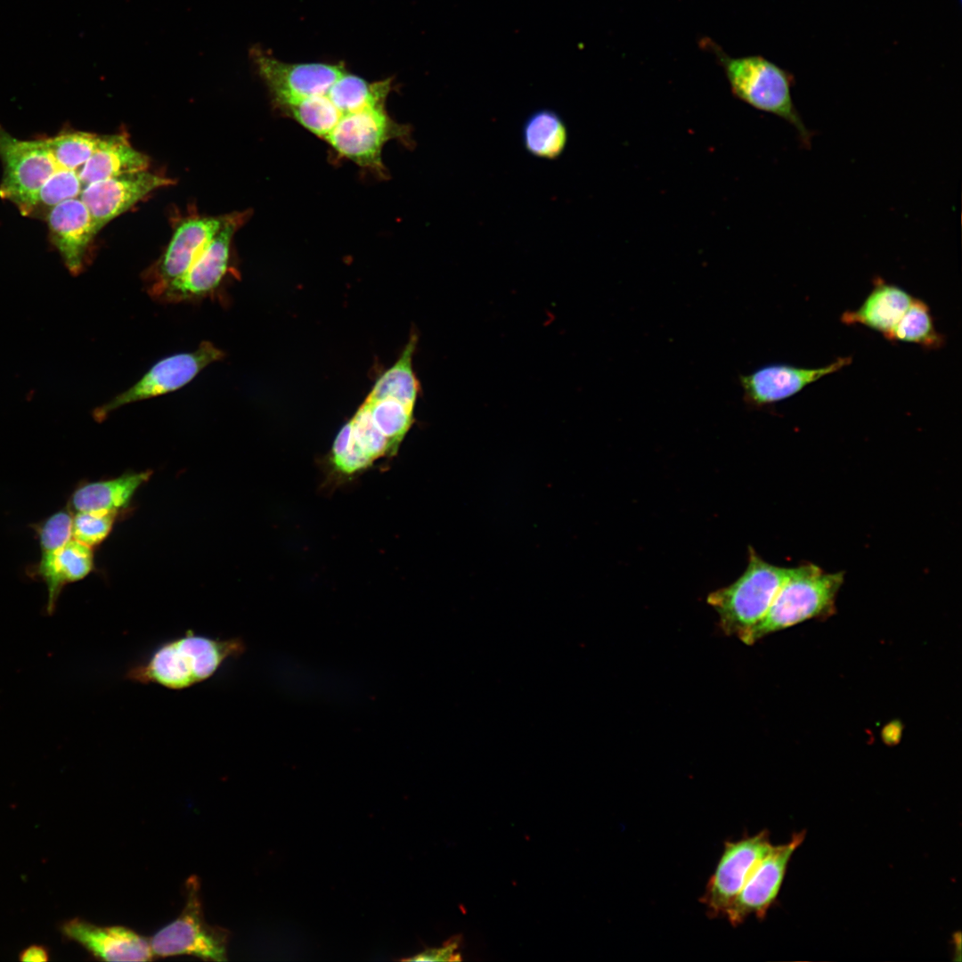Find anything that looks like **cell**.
Returning <instances> with one entry per match:
<instances>
[{"label":"cell","instance_id":"obj_19","mask_svg":"<svg viewBox=\"0 0 962 962\" xmlns=\"http://www.w3.org/2000/svg\"><path fill=\"white\" fill-rule=\"evenodd\" d=\"M151 470L127 472L120 477L80 483L71 493L68 508L72 511L119 513L135 492L151 477Z\"/></svg>","mask_w":962,"mask_h":962},{"label":"cell","instance_id":"obj_9","mask_svg":"<svg viewBox=\"0 0 962 962\" xmlns=\"http://www.w3.org/2000/svg\"><path fill=\"white\" fill-rule=\"evenodd\" d=\"M245 216L244 213L224 216L221 227L205 249L157 299L178 303L201 299L216 292L228 273L232 240Z\"/></svg>","mask_w":962,"mask_h":962},{"label":"cell","instance_id":"obj_29","mask_svg":"<svg viewBox=\"0 0 962 962\" xmlns=\"http://www.w3.org/2000/svg\"><path fill=\"white\" fill-rule=\"evenodd\" d=\"M461 941V936H454L444 947L426 949L415 956L406 958L409 961H448L461 960L459 954H455Z\"/></svg>","mask_w":962,"mask_h":962},{"label":"cell","instance_id":"obj_21","mask_svg":"<svg viewBox=\"0 0 962 962\" xmlns=\"http://www.w3.org/2000/svg\"><path fill=\"white\" fill-rule=\"evenodd\" d=\"M418 337L413 333L398 360L374 383L368 398H394L415 406L420 394V383L412 368V357Z\"/></svg>","mask_w":962,"mask_h":962},{"label":"cell","instance_id":"obj_5","mask_svg":"<svg viewBox=\"0 0 962 962\" xmlns=\"http://www.w3.org/2000/svg\"><path fill=\"white\" fill-rule=\"evenodd\" d=\"M200 891L198 878L189 877L181 914L150 939L153 955L163 958L187 955L210 961L227 960L229 933L206 922Z\"/></svg>","mask_w":962,"mask_h":962},{"label":"cell","instance_id":"obj_23","mask_svg":"<svg viewBox=\"0 0 962 962\" xmlns=\"http://www.w3.org/2000/svg\"><path fill=\"white\" fill-rule=\"evenodd\" d=\"M374 428L397 454L401 443L414 423L415 406L394 398L366 397L361 404Z\"/></svg>","mask_w":962,"mask_h":962},{"label":"cell","instance_id":"obj_17","mask_svg":"<svg viewBox=\"0 0 962 962\" xmlns=\"http://www.w3.org/2000/svg\"><path fill=\"white\" fill-rule=\"evenodd\" d=\"M93 548L70 540L61 549L42 552L40 559L29 567V577L40 579L47 589L46 612L53 614L63 588L80 581L94 569Z\"/></svg>","mask_w":962,"mask_h":962},{"label":"cell","instance_id":"obj_18","mask_svg":"<svg viewBox=\"0 0 962 962\" xmlns=\"http://www.w3.org/2000/svg\"><path fill=\"white\" fill-rule=\"evenodd\" d=\"M912 299L913 297L901 287L876 278L873 289L862 304L855 310L844 312L841 322L846 325L865 326L887 339Z\"/></svg>","mask_w":962,"mask_h":962},{"label":"cell","instance_id":"obj_25","mask_svg":"<svg viewBox=\"0 0 962 962\" xmlns=\"http://www.w3.org/2000/svg\"><path fill=\"white\" fill-rule=\"evenodd\" d=\"M100 135L84 131H63L45 139L56 164L78 172L94 152Z\"/></svg>","mask_w":962,"mask_h":962},{"label":"cell","instance_id":"obj_7","mask_svg":"<svg viewBox=\"0 0 962 962\" xmlns=\"http://www.w3.org/2000/svg\"><path fill=\"white\" fill-rule=\"evenodd\" d=\"M224 357L223 350L210 341H202L193 351L162 358L128 389L98 407L94 411V418L102 421L110 413L126 404L176 391L191 382L207 366Z\"/></svg>","mask_w":962,"mask_h":962},{"label":"cell","instance_id":"obj_22","mask_svg":"<svg viewBox=\"0 0 962 962\" xmlns=\"http://www.w3.org/2000/svg\"><path fill=\"white\" fill-rule=\"evenodd\" d=\"M526 149L534 156L555 159L567 143V129L560 116L548 109L531 114L523 126Z\"/></svg>","mask_w":962,"mask_h":962},{"label":"cell","instance_id":"obj_12","mask_svg":"<svg viewBox=\"0 0 962 962\" xmlns=\"http://www.w3.org/2000/svg\"><path fill=\"white\" fill-rule=\"evenodd\" d=\"M168 177L143 170L106 178L85 186L80 200L98 233L112 219L130 209L153 191L170 185Z\"/></svg>","mask_w":962,"mask_h":962},{"label":"cell","instance_id":"obj_15","mask_svg":"<svg viewBox=\"0 0 962 962\" xmlns=\"http://www.w3.org/2000/svg\"><path fill=\"white\" fill-rule=\"evenodd\" d=\"M63 934L104 961H148L153 957L150 941L120 925L102 926L73 918L64 923Z\"/></svg>","mask_w":962,"mask_h":962},{"label":"cell","instance_id":"obj_10","mask_svg":"<svg viewBox=\"0 0 962 962\" xmlns=\"http://www.w3.org/2000/svg\"><path fill=\"white\" fill-rule=\"evenodd\" d=\"M250 57L278 110L325 93L345 71L340 65L284 62L257 46L250 50Z\"/></svg>","mask_w":962,"mask_h":962},{"label":"cell","instance_id":"obj_20","mask_svg":"<svg viewBox=\"0 0 962 962\" xmlns=\"http://www.w3.org/2000/svg\"><path fill=\"white\" fill-rule=\"evenodd\" d=\"M150 159L135 150L125 135H100L97 145L78 170L83 188L92 183L120 175L147 170Z\"/></svg>","mask_w":962,"mask_h":962},{"label":"cell","instance_id":"obj_26","mask_svg":"<svg viewBox=\"0 0 962 962\" xmlns=\"http://www.w3.org/2000/svg\"><path fill=\"white\" fill-rule=\"evenodd\" d=\"M73 516L61 509L31 526L42 552L54 551L67 544L72 534Z\"/></svg>","mask_w":962,"mask_h":962},{"label":"cell","instance_id":"obj_28","mask_svg":"<svg viewBox=\"0 0 962 962\" xmlns=\"http://www.w3.org/2000/svg\"><path fill=\"white\" fill-rule=\"evenodd\" d=\"M117 513L79 511L73 516L72 534L74 540L95 547L110 534Z\"/></svg>","mask_w":962,"mask_h":962},{"label":"cell","instance_id":"obj_30","mask_svg":"<svg viewBox=\"0 0 962 962\" xmlns=\"http://www.w3.org/2000/svg\"><path fill=\"white\" fill-rule=\"evenodd\" d=\"M49 959L47 950L38 945H32L24 950L20 956V960L29 962H45Z\"/></svg>","mask_w":962,"mask_h":962},{"label":"cell","instance_id":"obj_16","mask_svg":"<svg viewBox=\"0 0 962 962\" xmlns=\"http://www.w3.org/2000/svg\"><path fill=\"white\" fill-rule=\"evenodd\" d=\"M50 238L73 274L83 269L86 252L97 234L89 211L79 197L62 201L46 215Z\"/></svg>","mask_w":962,"mask_h":962},{"label":"cell","instance_id":"obj_8","mask_svg":"<svg viewBox=\"0 0 962 962\" xmlns=\"http://www.w3.org/2000/svg\"><path fill=\"white\" fill-rule=\"evenodd\" d=\"M771 846L766 830L737 841L724 842L722 853L699 898L708 917H724L754 868Z\"/></svg>","mask_w":962,"mask_h":962},{"label":"cell","instance_id":"obj_13","mask_svg":"<svg viewBox=\"0 0 962 962\" xmlns=\"http://www.w3.org/2000/svg\"><path fill=\"white\" fill-rule=\"evenodd\" d=\"M222 216L186 219L175 228L163 255L146 277L149 294L158 298L162 291L191 266L222 225Z\"/></svg>","mask_w":962,"mask_h":962},{"label":"cell","instance_id":"obj_27","mask_svg":"<svg viewBox=\"0 0 962 962\" xmlns=\"http://www.w3.org/2000/svg\"><path fill=\"white\" fill-rule=\"evenodd\" d=\"M82 190L77 171L59 167L40 189L34 212L40 206L50 209L62 201L77 198Z\"/></svg>","mask_w":962,"mask_h":962},{"label":"cell","instance_id":"obj_1","mask_svg":"<svg viewBox=\"0 0 962 962\" xmlns=\"http://www.w3.org/2000/svg\"><path fill=\"white\" fill-rule=\"evenodd\" d=\"M244 650L239 638H213L188 631L159 645L132 664L124 677L135 683L183 690L208 680L227 660L240 656Z\"/></svg>","mask_w":962,"mask_h":962},{"label":"cell","instance_id":"obj_2","mask_svg":"<svg viewBox=\"0 0 962 962\" xmlns=\"http://www.w3.org/2000/svg\"><path fill=\"white\" fill-rule=\"evenodd\" d=\"M700 43L715 56L735 98L788 122L803 147H811L813 135L794 104L791 88L795 78L790 72L761 55L733 57L711 39L704 38Z\"/></svg>","mask_w":962,"mask_h":962},{"label":"cell","instance_id":"obj_11","mask_svg":"<svg viewBox=\"0 0 962 962\" xmlns=\"http://www.w3.org/2000/svg\"><path fill=\"white\" fill-rule=\"evenodd\" d=\"M803 839L804 833H798L786 844L772 845L755 865L725 912L724 917L732 926L741 925L750 916L764 918L778 897L788 861Z\"/></svg>","mask_w":962,"mask_h":962},{"label":"cell","instance_id":"obj_3","mask_svg":"<svg viewBox=\"0 0 962 962\" xmlns=\"http://www.w3.org/2000/svg\"><path fill=\"white\" fill-rule=\"evenodd\" d=\"M844 572L827 573L808 563L790 567L764 616L739 640L752 645L775 632L833 612Z\"/></svg>","mask_w":962,"mask_h":962},{"label":"cell","instance_id":"obj_6","mask_svg":"<svg viewBox=\"0 0 962 962\" xmlns=\"http://www.w3.org/2000/svg\"><path fill=\"white\" fill-rule=\"evenodd\" d=\"M0 159L4 173L0 196L23 215L34 212L38 192L60 167L45 140H20L0 126Z\"/></svg>","mask_w":962,"mask_h":962},{"label":"cell","instance_id":"obj_14","mask_svg":"<svg viewBox=\"0 0 962 962\" xmlns=\"http://www.w3.org/2000/svg\"><path fill=\"white\" fill-rule=\"evenodd\" d=\"M851 356L838 357L828 365L817 368L789 364H770L738 378L745 402L762 407L787 399L824 376L851 364Z\"/></svg>","mask_w":962,"mask_h":962},{"label":"cell","instance_id":"obj_4","mask_svg":"<svg viewBox=\"0 0 962 962\" xmlns=\"http://www.w3.org/2000/svg\"><path fill=\"white\" fill-rule=\"evenodd\" d=\"M748 550L745 572L707 597L724 633L738 638L764 616L790 569L765 561L752 547Z\"/></svg>","mask_w":962,"mask_h":962},{"label":"cell","instance_id":"obj_24","mask_svg":"<svg viewBox=\"0 0 962 962\" xmlns=\"http://www.w3.org/2000/svg\"><path fill=\"white\" fill-rule=\"evenodd\" d=\"M887 340L913 343L928 350L945 345V337L936 330L928 305L915 298Z\"/></svg>","mask_w":962,"mask_h":962}]
</instances>
